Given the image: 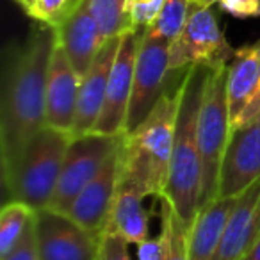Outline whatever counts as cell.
I'll use <instances>...</instances> for the list:
<instances>
[{"label":"cell","mask_w":260,"mask_h":260,"mask_svg":"<svg viewBox=\"0 0 260 260\" xmlns=\"http://www.w3.org/2000/svg\"><path fill=\"white\" fill-rule=\"evenodd\" d=\"M73 136L45 125L20 155L11 177L4 182L9 200L23 202L34 210L47 209L61 177Z\"/></svg>","instance_id":"cell-4"},{"label":"cell","mask_w":260,"mask_h":260,"mask_svg":"<svg viewBox=\"0 0 260 260\" xmlns=\"http://www.w3.org/2000/svg\"><path fill=\"white\" fill-rule=\"evenodd\" d=\"M125 134L104 136L89 132L73 136L68 145L61 177L54 191L48 209L64 212L75 196L96 177L111 155L123 145Z\"/></svg>","instance_id":"cell-6"},{"label":"cell","mask_w":260,"mask_h":260,"mask_svg":"<svg viewBox=\"0 0 260 260\" xmlns=\"http://www.w3.org/2000/svg\"><path fill=\"white\" fill-rule=\"evenodd\" d=\"M34 217H36V214H34ZM34 217L30 219V223L27 224V230H25V234H23L22 241L18 242V246H16L8 256H4V258H0V260H40Z\"/></svg>","instance_id":"cell-24"},{"label":"cell","mask_w":260,"mask_h":260,"mask_svg":"<svg viewBox=\"0 0 260 260\" xmlns=\"http://www.w3.org/2000/svg\"><path fill=\"white\" fill-rule=\"evenodd\" d=\"M36 241L40 260H96L102 235L52 209L36 210Z\"/></svg>","instance_id":"cell-9"},{"label":"cell","mask_w":260,"mask_h":260,"mask_svg":"<svg viewBox=\"0 0 260 260\" xmlns=\"http://www.w3.org/2000/svg\"><path fill=\"white\" fill-rule=\"evenodd\" d=\"M260 235V178L249 185L228 217L223 239L212 260H241Z\"/></svg>","instance_id":"cell-16"},{"label":"cell","mask_w":260,"mask_h":260,"mask_svg":"<svg viewBox=\"0 0 260 260\" xmlns=\"http://www.w3.org/2000/svg\"><path fill=\"white\" fill-rule=\"evenodd\" d=\"M160 237L164 241V260H189V226L182 221L170 200L159 196Z\"/></svg>","instance_id":"cell-20"},{"label":"cell","mask_w":260,"mask_h":260,"mask_svg":"<svg viewBox=\"0 0 260 260\" xmlns=\"http://www.w3.org/2000/svg\"><path fill=\"white\" fill-rule=\"evenodd\" d=\"M18 2H20V6H22V4H23V2H25V0H18Z\"/></svg>","instance_id":"cell-31"},{"label":"cell","mask_w":260,"mask_h":260,"mask_svg":"<svg viewBox=\"0 0 260 260\" xmlns=\"http://www.w3.org/2000/svg\"><path fill=\"white\" fill-rule=\"evenodd\" d=\"M210 72L212 66H191L182 77L177 91V119H175L170 178L162 196L170 200L173 209L187 226H191L194 221L202 196L198 119Z\"/></svg>","instance_id":"cell-2"},{"label":"cell","mask_w":260,"mask_h":260,"mask_svg":"<svg viewBox=\"0 0 260 260\" xmlns=\"http://www.w3.org/2000/svg\"><path fill=\"white\" fill-rule=\"evenodd\" d=\"M75 2H77V0H73V2H72V6H73V4H75ZM72 6H70V8H72Z\"/></svg>","instance_id":"cell-32"},{"label":"cell","mask_w":260,"mask_h":260,"mask_svg":"<svg viewBox=\"0 0 260 260\" xmlns=\"http://www.w3.org/2000/svg\"><path fill=\"white\" fill-rule=\"evenodd\" d=\"M38 2H40V0H25V2H23V4H22V8L25 9L27 15H30V11H32V9L36 8Z\"/></svg>","instance_id":"cell-29"},{"label":"cell","mask_w":260,"mask_h":260,"mask_svg":"<svg viewBox=\"0 0 260 260\" xmlns=\"http://www.w3.org/2000/svg\"><path fill=\"white\" fill-rule=\"evenodd\" d=\"M178 86L168 89L148 118L138 128L125 134L119 184L138 189L145 196L159 198L166 191L173 152Z\"/></svg>","instance_id":"cell-3"},{"label":"cell","mask_w":260,"mask_h":260,"mask_svg":"<svg viewBox=\"0 0 260 260\" xmlns=\"http://www.w3.org/2000/svg\"><path fill=\"white\" fill-rule=\"evenodd\" d=\"M260 178V119L232 128L219 170L217 196H239Z\"/></svg>","instance_id":"cell-11"},{"label":"cell","mask_w":260,"mask_h":260,"mask_svg":"<svg viewBox=\"0 0 260 260\" xmlns=\"http://www.w3.org/2000/svg\"><path fill=\"white\" fill-rule=\"evenodd\" d=\"M145 29H128L121 34L118 54L109 75L107 94L100 118L94 125L93 132L104 136H121L125 134L126 114L134 86V70L138 48Z\"/></svg>","instance_id":"cell-10"},{"label":"cell","mask_w":260,"mask_h":260,"mask_svg":"<svg viewBox=\"0 0 260 260\" xmlns=\"http://www.w3.org/2000/svg\"><path fill=\"white\" fill-rule=\"evenodd\" d=\"M191 15V0H164L162 9L153 20L150 27H146L150 34L173 43L184 30L187 18Z\"/></svg>","instance_id":"cell-23"},{"label":"cell","mask_w":260,"mask_h":260,"mask_svg":"<svg viewBox=\"0 0 260 260\" xmlns=\"http://www.w3.org/2000/svg\"><path fill=\"white\" fill-rule=\"evenodd\" d=\"M128 242L125 239L118 237L112 234H102V244H100V253H98L96 260H130Z\"/></svg>","instance_id":"cell-25"},{"label":"cell","mask_w":260,"mask_h":260,"mask_svg":"<svg viewBox=\"0 0 260 260\" xmlns=\"http://www.w3.org/2000/svg\"><path fill=\"white\" fill-rule=\"evenodd\" d=\"M194 4H200V6H205V8H212L214 4H219V0H191Z\"/></svg>","instance_id":"cell-30"},{"label":"cell","mask_w":260,"mask_h":260,"mask_svg":"<svg viewBox=\"0 0 260 260\" xmlns=\"http://www.w3.org/2000/svg\"><path fill=\"white\" fill-rule=\"evenodd\" d=\"M57 29L48 23L34 27L23 43L6 48L0 98V162L8 180L20 155L47 125V79Z\"/></svg>","instance_id":"cell-1"},{"label":"cell","mask_w":260,"mask_h":260,"mask_svg":"<svg viewBox=\"0 0 260 260\" xmlns=\"http://www.w3.org/2000/svg\"><path fill=\"white\" fill-rule=\"evenodd\" d=\"M145 198L138 189L119 184L104 234L118 235L130 244H141L150 239V212L143 205Z\"/></svg>","instance_id":"cell-19"},{"label":"cell","mask_w":260,"mask_h":260,"mask_svg":"<svg viewBox=\"0 0 260 260\" xmlns=\"http://www.w3.org/2000/svg\"><path fill=\"white\" fill-rule=\"evenodd\" d=\"M226 93L230 123L234 125L241 112L260 94V40L235 50L228 62Z\"/></svg>","instance_id":"cell-18"},{"label":"cell","mask_w":260,"mask_h":260,"mask_svg":"<svg viewBox=\"0 0 260 260\" xmlns=\"http://www.w3.org/2000/svg\"><path fill=\"white\" fill-rule=\"evenodd\" d=\"M84 2L100 27L104 40L121 36L130 29L126 0H84Z\"/></svg>","instance_id":"cell-22"},{"label":"cell","mask_w":260,"mask_h":260,"mask_svg":"<svg viewBox=\"0 0 260 260\" xmlns=\"http://www.w3.org/2000/svg\"><path fill=\"white\" fill-rule=\"evenodd\" d=\"M123 145L112 153L100 173L75 196V200L64 210L66 216H70L75 223L93 234H104L105 223L121 180Z\"/></svg>","instance_id":"cell-12"},{"label":"cell","mask_w":260,"mask_h":260,"mask_svg":"<svg viewBox=\"0 0 260 260\" xmlns=\"http://www.w3.org/2000/svg\"><path fill=\"white\" fill-rule=\"evenodd\" d=\"M36 210L18 200H8L0 210V258L8 256L22 241Z\"/></svg>","instance_id":"cell-21"},{"label":"cell","mask_w":260,"mask_h":260,"mask_svg":"<svg viewBox=\"0 0 260 260\" xmlns=\"http://www.w3.org/2000/svg\"><path fill=\"white\" fill-rule=\"evenodd\" d=\"M219 6L235 18L260 16V0H219Z\"/></svg>","instance_id":"cell-26"},{"label":"cell","mask_w":260,"mask_h":260,"mask_svg":"<svg viewBox=\"0 0 260 260\" xmlns=\"http://www.w3.org/2000/svg\"><path fill=\"white\" fill-rule=\"evenodd\" d=\"M57 40L64 48L70 62L82 79L96 59L100 48L107 40H104L100 27L94 22L93 15L87 9L84 0H77L64 16L55 25Z\"/></svg>","instance_id":"cell-14"},{"label":"cell","mask_w":260,"mask_h":260,"mask_svg":"<svg viewBox=\"0 0 260 260\" xmlns=\"http://www.w3.org/2000/svg\"><path fill=\"white\" fill-rule=\"evenodd\" d=\"M138 258L139 260H164V241L162 237L146 239L138 244Z\"/></svg>","instance_id":"cell-27"},{"label":"cell","mask_w":260,"mask_h":260,"mask_svg":"<svg viewBox=\"0 0 260 260\" xmlns=\"http://www.w3.org/2000/svg\"><path fill=\"white\" fill-rule=\"evenodd\" d=\"M235 50L224 40L212 8L191 2V15L184 30L170 47L171 73L187 72L194 64L217 68L232 61Z\"/></svg>","instance_id":"cell-7"},{"label":"cell","mask_w":260,"mask_h":260,"mask_svg":"<svg viewBox=\"0 0 260 260\" xmlns=\"http://www.w3.org/2000/svg\"><path fill=\"white\" fill-rule=\"evenodd\" d=\"M228 64L212 68L207 80L198 119V141L202 155V196L200 207L217 198L219 170L232 132L226 93Z\"/></svg>","instance_id":"cell-5"},{"label":"cell","mask_w":260,"mask_h":260,"mask_svg":"<svg viewBox=\"0 0 260 260\" xmlns=\"http://www.w3.org/2000/svg\"><path fill=\"white\" fill-rule=\"evenodd\" d=\"M170 47L166 40L150 34L145 29L139 41L134 70V86L126 114L125 134L138 128L155 109L162 94L170 89Z\"/></svg>","instance_id":"cell-8"},{"label":"cell","mask_w":260,"mask_h":260,"mask_svg":"<svg viewBox=\"0 0 260 260\" xmlns=\"http://www.w3.org/2000/svg\"><path fill=\"white\" fill-rule=\"evenodd\" d=\"M241 260H260V235L251 244V248H249L248 251L241 256Z\"/></svg>","instance_id":"cell-28"},{"label":"cell","mask_w":260,"mask_h":260,"mask_svg":"<svg viewBox=\"0 0 260 260\" xmlns=\"http://www.w3.org/2000/svg\"><path fill=\"white\" fill-rule=\"evenodd\" d=\"M235 202L237 196H217L200 207L194 221L189 226V260H212L216 256Z\"/></svg>","instance_id":"cell-17"},{"label":"cell","mask_w":260,"mask_h":260,"mask_svg":"<svg viewBox=\"0 0 260 260\" xmlns=\"http://www.w3.org/2000/svg\"><path fill=\"white\" fill-rule=\"evenodd\" d=\"M119 41H121V36L111 38V40L105 41L104 47L98 52L96 59L91 64V68L80 79L77 116L72 132L73 136H84L93 132L94 125H96L98 118H100L105 94H107L109 75H111L116 54H118Z\"/></svg>","instance_id":"cell-15"},{"label":"cell","mask_w":260,"mask_h":260,"mask_svg":"<svg viewBox=\"0 0 260 260\" xmlns=\"http://www.w3.org/2000/svg\"><path fill=\"white\" fill-rule=\"evenodd\" d=\"M80 75L70 62L61 43H55L52 52L47 79V125L73 132L79 100ZM73 136V134H72Z\"/></svg>","instance_id":"cell-13"}]
</instances>
